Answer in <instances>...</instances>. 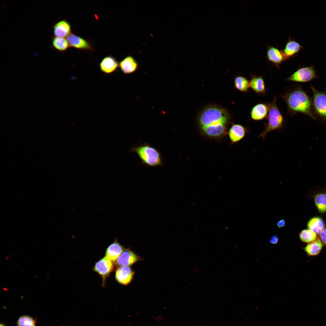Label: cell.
<instances>
[{
	"mask_svg": "<svg viewBox=\"0 0 326 326\" xmlns=\"http://www.w3.org/2000/svg\"><path fill=\"white\" fill-rule=\"evenodd\" d=\"M200 133L207 137L218 139L228 134L230 117L224 108L215 105L206 107L197 118Z\"/></svg>",
	"mask_w": 326,
	"mask_h": 326,
	"instance_id": "1",
	"label": "cell"
},
{
	"mask_svg": "<svg viewBox=\"0 0 326 326\" xmlns=\"http://www.w3.org/2000/svg\"><path fill=\"white\" fill-rule=\"evenodd\" d=\"M282 97L291 115L300 113L314 120L316 119L312 110V99L300 86L296 87Z\"/></svg>",
	"mask_w": 326,
	"mask_h": 326,
	"instance_id": "2",
	"label": "cell"
},
{
	"mask_svg": "<svg viewBox=\"0 0 326 326\" xmlns=\"http://www.w3.org/2000/svg\"><path fill=\"white\" fill-rule=\"evenodd\" d=\"M131 151L136 153L142 163L148 166L156 167L162 164V159L159 151L147 143L133 147Z\"/></svg>",
	"mask_w": 326,
	"mask_h": 326,
	"instance_id": "3",
	"label": "cell"
},
{
	"mask_svg": "<svg viewBox=\"0 0 326 326\" xmlns=\"http://www.w3.org/2000/svg\"><path fill=\"white\" fill-rule=\"evenodd\" d=\"M276 97H275L272 103L267 104L269 112L267 118V122L264 123L265 129L258 136L259 138H262L264 140L268 133L280 129L283 126V117L276 105Z\"/></svg>",
	"mask_w": 326,
	"mask_h": 326,
	"instance_id": "4",
	"label": "cell"
},
{
	"mask_svg": "<svg viewBox=\"0 0 326 326\" xmlns=\"http://www.w3.org/2000/svg\"><path fill=\"white\" fill-rule=\"evenodd\" d=\"M310 88L313 92L312 99L314 114L326 121V92L318 90L312 86Z\"/></svg>",
	"mask_w": 326,
	"mask_h": 326,
	"instance_id": "5",
	"label": "cell"
},
{
	"mask_svg": "<svg viewBox=\"0 0 326 326\" xmlns=\"http://www.w3.org/2000/svg\"><path fill=\"white\" fill-rule=\"evenodd\" d=\"M315 70L312 66L300 68L286 80L299 82H306L317 78Z\"/></svg>",
	"mask_w": 326,
	"mask_h": 326,
	"instance_id": "6",
	"label": "cell"
},
{
	"mask_svg": "<svg viewBox=\"0 0 326 326\" xmlns=\"http://www.w3.org/2000/svg\"><path fill=\"white\" fill-rule=\"evenodd\" d=\"M113 262L105 257L96 262L93 270L102 278V286L104 285L105 281L114 269Z\"/></svg>",
	"mask_w": 326,
	"mask_h": 326,
	"instance_id": "7",
	"label": "cell"
},
{
	"mask_svg": "<svg viewBox=\"0 0 326 326\" xmlns=\"http://www.w3.org/2000/svg\"><path fill=\"white\" fill-rule=\"evenodd\" d=\"M70 47L83 50L93 51L91 43L82 37L71 33L66 37Z\"/></svg>",
	"mask_w": 326,
	"mask_h": 326,
	"instance_id": "8",
	"label": "cell"
},
{
	"mask_svg": "<svg viewBox=\"0 0 326 326\" xmlns=\"http://www.w3.org/2000/svg\"><path fill=\"white\" fill-rule=\"evenodd\" d=\"M248 132L246 128L240 124H232L228 132L231 144L237 143L241 140Z\"/></svg>",
	"mask_w": 326,
	"mask_h": 326,
	"instance_id": "9",
	"label": "cell"
},
{
	"mask_svg": "<svg viewBox=\"0 0 326 326\" xmlns=\"http://www.w3.org/2000/svg\"><path fill=\"white\" fill-rule=\"evenodd\" d=\"M133 274L134 273L130 267H119L116 269L115 278L120 284L126 285L131 281Z\"/></svg>",
	"mask_w": 326,
	"mask_h": 326,
	"instance_id": "10",
	"label": "cell"
},
{
	"mask_svg": "<svg viewBox=\"0 0 326 326\" xmlns=\"http://www.w3.org/2000/svg\"><path fill=\"white\" fill-rule=\"evenodd\" d=\"M139 258L133 252L128 249H125L115 262L117 267L129 266L135 263Z\"/></svg>",
	"mask_w": 326,
	"mask_h": 326,
	"instance_id": "11",
	"label": "cell"
},
{
	"mask_svg": "<svg viewBox=\"0 0 326 326\" xmlns=\"http://www.w3.org/2000/svg\"><path fill=\"white\" fill-rule=\"evenodd\" d=\"M101 70L106 74H111L119 67V63L116 59L111 56L104 57L99 64Z\"/></svg>",
	"mask_w": 326,
	"mask_h": 326,
	"instance_id": "12",
	"label": "cell"
},
{
	"mask_svg": "<svg viewBox=\"0 0 326 326\" xmlns=\"http://www.w3.org/2000/svg\"><path fill=\"white\" fill-rule=\"evenodd\" d=\"M303 47L299 43L289 37L285 48L282 50L286 60L296 56Z\"/></svg>",
	"mask_w": 326,
	"mask_h": 326,
	"instance_id": "13",
	"label": "cell"
},
{
	"mask_svg": "<svg viewBox=\"0 0 326 326\" xmlns=\"http://www.w3.org/2000/svg\"><path fill=\"white\" fill-rule=\"evenodd\" d=\"M267 58L270 62L279 69V65L284 61L286 60L282 50L273 46H268L267 50Z\"/></svg>",
	"mask_w": 326,
	"mask_h": 326,
	"instance_id": "14",
	"label": "cell"
},
{
	"mask_svg": "<svg viewBox=\"0 0 326 326\" xmlns=\"http://www.w3.org/2000/svg\"><path fill=\"white\" fill-rule=\"evenodd\" d=\"M53 36L64 38L71 33V26L66 20H60L53 26Z\"/></svg>",
	"mask_w": 326,
	"mask_h": 326,
	"instance_id": "15",
	"label": "cell"
},
{
	"mask_svg": "<svg viewBox=\"0 0 326 326\" xmlns=\"http://www.w3.org/2000/svg\"><path fill=\"white\" fill-rule=\"evenodd\" d=\"M137 61L132 56H128L119 63V67L125 74H129L136 72L138 68Z\"/></svg>",
	"mask_w": 326,
	"mask_h": 326,
	"instance_id": "16",
	"label": "cell"
},
{
	"mask_svg": "<svg viewBox=\"0 0 326 326\" xmlns=\"http://www.w3.org/2000/svg\"><path fill=\"white\" fill-rule=\"evenodd\" d=\"M124 248L115 239L113 242L107 248L105 256L112 261L115 262L119 257L124 250Z\"/></svg>",
	"mask_w": 326,
	"mask_h": 326,
	"instance_id": "17",
	"label": "cell"
},
{
	"mask_svg": "<svg viewBox=\"0 0 326 326\" xmlns=\"http://www.w3.org/2000/svg\"><path fill=\"white\" fill-rule=\"evenodd\" d=\"M268 107L267 104H257L252 108L250 112L251 117L254 120H262L267 117Z\"/></svg>",
	"mask_w": 326,
	"mask_h": 326,
	"instance_id": "18",
	"label": "cell"
},
{
	"mask_svg": "<svg viewBox=\"0 0 326 326\" xmlns=\"http://www.w3.org/2000/svg\"><path fill=\"white\" fill-rule=\"evenodd\" d=\"M250 87L256 93L266 94V91L264 80L261 76H252L250 82Z\"/></svg>",
	"mask_w": 326,
	"mask_h": 326,
	"instance_id": "19",
	"label": "cell"
},
{
	"mask_svg": "<svg viewBox=\"0 0 326 326\" xmlns=\"http://www.w3.org/2000/svg\"><path fill=\"white\" fill-rule=\"evenodd\" d=\"M51 42L53 48L61 53L65 52L70 47L67 39L64 38L53 36Z\"/></svg>",
	"mask_w": 326,
	"mask_h": 326,
	"instance_id": "20",
	"label": "cell"
},
{
	"mask_svg": "<svg viewBox=\"0 0 326 326\" xmlns=\"http://www.w3.org/2000/svg\"><path fill=\"white\" fill-rule=\"evenodd\" d=\"M323 245L319 239L308 244L304 248L305 251L309 256H316L321 251Z\"/></svg>",
	"mask_w": 326,
	"mask_h": 326,
	"instance_id": "21",
	"label": "cell"
},
{
	"mask_svg": "<svg viewBox=\"0 0 326 326\" xmlns=\"http://www.w3.org/2000/svg\"><path fill=\"white\" fill-rule=\"evenodd\" d=\"M308 229L316 233H319L324 229L325 224L323 220L319 217H314L310 219L307 223Z\"/></svg>",
	"mask_w": 326,
	"mask_h": 326,
	"instance_id": "22",
	"label": "cell"
},
{
	"mask_svg": "<svg viewBox=\"0 0 326 326\" xmlns=\"http://www.w3.org/2000/svg\"><path fill=\"white\" fill-rule=\"evenodd\" d=\"M234 82L235 87L237 89L244 92L248 91L250 87V82L245 77L241 76H237L235 78Z\"/></svg>",
	"mask_w": 326,
	"mask_h": 326,
	"instance_id": "23",
	"label": "cell"
},
{
	"mask_svg": "<svg viewBox=\"0 0 326 326\" xmlns=\"http://www.w3.org/2000/svg\"><path fill=\"white\" fill-rule=\"evenodd\" d=\"M316 233L312 230L305 229L301 231L299 234V238L302 241L306 243H310L315 240L317 238Z\"/></svg>",
	"mask_w": 326,
	"mask_h": 326,
	"instance_id": "24",
	"label": "cell"
},
{
	"mask_svg": "<svg viewBox=\"0 0 326 326\" xmlns=\"http://www.w3.org/2000/svg\"><path fill=\"white\" fill-rule=\"evenodd\" d=\"M315 204L319 212L323 213L326 211V194L319 193L314 198Z\"/></svg>",
	"mask_w": 326,
	"mask_h": 326,
	"instance_id": "25",
	"label": "cell"
},
{
	"mask_svg": "<svg viewBox=\"0 0 326 326\" xmlns=\"http://www.w3.org/2000/svg\"><path fill=\"white\" fill-rule=\"evenodd\" d=\"M36 321L32 317L28 315L20 317L17 322V326H36Z\"/></svg>",
	"mask_w": 326,
	"mask_h": 326,
	"instance_id": "26",
	"label": "cell"
},
{
	"mask_svg": "<svg viewBox=\"0 0 326 326\" xmlns=\"http://www.w3.org/2000/svg\"><path fill=\"white\" fill-rule=\"evenodd\" d=\"M319 235L322 241L326 245V228L321 231Z\"/></svg>",
	"mask_w": 326,
	"mask_h": 326,
	"instance_id": "27",
	"label": "cell"
},
{
	"mask_svg": "<svg viewBox=\"0 0 326 326\" xmlns=\"http://www.w3.org/2000/svg\"><path fill=\"white\" fill-rule=\"evenodd\" d=\"M279 240V237L278 235H275L273 236L270 240V242L273 244H276L277 243Z\"/></svg>",
	"mask_w": 326,
	"mask_h": 326,
	"instance_id": "28",
	"label": "cell"
},
{
	"mask_svg": "<svg viewBox=\"0 0 326 326\" xmlns=\"http://www.w3.org/2000/svg\"><path fill=\"white\" fill-rule=\"evenodd\" d=\"M286 224L285 220L284 219H281L277 222V225L278 227L280 228L284 227Z\"/></svg>",
	"mask_w": 326,
	"mask_h": 326,
	"instance_id": "29",
	"label": "cell"
},
{
	"mask_svg": "<svg viewBox=\"0 0 326 326\" xmlns=\"http://www.w3.org/2000/svg\"><path fill=\"white\" fill-rule=\"evenodd\" d=\"M0 326H6L4 324L1 323L0 325Z\"/></svg>",
	"mask_w": 326,
	"mask_h": 326,
	"instance_id": "30",
	"label": "cell"
},
{
	"mask_svg": "<svg viewBox=\"0 0 326 326\" xmlns=\"http://www.w3.org/2000/svg\"><path fill=\"white\" fill-rule=\"evenodd\" d=\"M3 289H4V290H7V289H6V288H3Z\"/></svg>",
	"mask_w": 326,
	"mask_h": 326,
	"instance_id": "31",
	"label": "cell"
}]
</instances>
